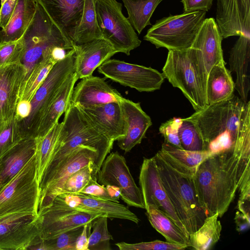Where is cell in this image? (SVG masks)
<instances>
[{
	"mask_svg": "<svg viewBox=\"0 0 250 250\" xmlns=\"http://www.w3.org/2000/svg\"><path fill=\"white\" fill-rule=\"evenodd\" d=\"M92 161L96 164L99 170L103 161L97 151L86 146L77 147L66 162L47 180L39 185L38 211L52 202L71 175Z\"/></svg>",
	"mask_w": 250,
	"mask_h": 250,
	"instance_id": "5bb4252c",
	"label": "cell"
},
{
	"mask_svg": "<svg viewBox=\"0 0 250 250\" xmlns=\"http://www.w3.org/2000/svg\"><path fill=\"white\" fill-rule=\"evenodd\" d=\"M34 0L72 42L75 30L82 17L84 0Z\"/></svg>",
	"mask_w": 250,
	"mask_h": 250,
	"instance_id": "d4e9b609",
	"label": "cell"
},
{
	"mask_svg": "<svg viewBox=\"0 0 250 250\" xmlns=\"http://www.w3.org/2000/svg\"><path fill=\"white\" fill-rule=\"evenodd\" d=\"M39 197L35 153L20 171L0 189V218L20 212L38 215Z\"/></svg>",
	"mask_w": 250,
	"mask_h": 250,
	"instance_id": "ba28073f",
	"label": "cell"
},
{
	"mask_svg": "<svg viewBox=\"0 0 250 250\" xmlns=\"http://www.w3.org/2000/svg\"><path fill=\"white\" fill-rule=\"evenodd\" d=\"M206 12H184L170 15L156 21L148 29L144 40L156 48L169 50H182L191 47L206 19Z\"/></svg>",
	"mask_w": 250,
	"mask_h": 250,
	"instance_id": "8992f818",
	"label": "cell"
},
{
	"mask_svg": "<svg viewBox=\"0 0 250 250\" xmlns=\"http://www.w3.org/2000/svg\"><path fill=\"white\" fill-rule=\"evenodd\" d=\"M87 194L94 197L119 203L120 190L112 186H104L97 182V178H90L86 185L78 192Z\"/></svg>",
	"mask_w": 250,
	"mask_h": 250,
	"instance_id": "b9f144b4",
	"label": "cell"
},
{
	"mask_svg": "<svg viewBox=\"0 0 250 250\" xmlns=\"http://www.w3.org/2000/svg\"><path fill=\"white\" fill-rule=\"evenodd\" d=\"M145 209L151 225L165 238L167 242L189 247V237L161 210L152 205L147 206Z\"/></svg>",
	"mask_w": 250,
	"mask_h": 250,
	"instance_id": "1f68e13d",
	"label": "cell"
},
{
	"mask_svg": "<svg viewBox=\"0 0 250 250\" xmlns=\"http://www.w3.org/2000/svg\"><path fill=\"white\" fill-rule=\"evenodd\" d=\"M113 143L99 132L80 108L70 102L61 122L53 155L40 184L45 181L56 172L77 147L83 145L94 148L104 162L112 149Z\"/></svg>",
	"mask_w": 250,
	"mask_h": 250,
	"instance_id": "3957f363",
	"label": "cell"
},
{
	"mask_svg": "<svg viewBox=\"0 0 250 250\" xmlns=\"http://www.w3.org/2000/svg\"><path fill=\"white\" fill-rule=\"evenodd\" d=\"M21 38L23 52L21 62L26 72L24 80L34 66L56 48H73L71 40L51 21L38 3L34 17Z\"/></svg>",
	"mask_w": 250,
	"mask_h": 250,
	"instance_id": "5b68a950",
	"label": "cell"
},
{
	"mask_svg": "<svg viewBox=\"0 0 250 250\" xmlns=\"http://www.w3.org/2000/svg\"><path fill=\"white\" fill-rule=\"evenodd\" d=\"M18 0H6L0 8V27L4 28L9 21Z\"/></svg>",
	"mask_w": 250,
	"mask_h": 250,
	"instance_id": "681fc988",
	"label": "cell"
},
{
	"mask_svg": "<svg viewBox=\"0 0 250 250\" xmlns=\"http://www.w3.org/2000/svg\"><path fill=\"white\" fill-rule=\"evenodd\" d=\"M84 226L66 231L53 238L43 240V250H76V240Z\"/></svg>",
	"mask_w": 250,
	"mask_h": 250,
	"instance_id": "60d3db41",
	"label": "cell"
},
{
	"mask_svg": "<svg viewBox=\"0 0 250 250\" xmlns=\"http://www.w3.org/2000/svg\"><path fill=\"white\" fill-rule=\"evenodd\" d=\"M213 0H181L184 12L197 11H208L212 5Z\"/></svg>",
	"mask_w": 250,
	"mask_h": 250,
	"instance_id": "c3c4849f",
	"label": "cell"
},
{
	"mask_svg": "<svg viewBox=\"0 0 250 250\" xmlns=\"http://www.w3.org/2000/svg\"><path fill=\"white\" fill-rule=\"evenodd\" d=\"M61 127V123L58 122L42 138H37L36 163L39 186L43 173L53 155Z\"/></svg>",
	"mask_w": 250,
	"mask_h": 250,
	"instance_id": "8d00e7d4",
	"label": "cell"
},
{
	"mask_svg": "<svg viewBox=\"0 0 250 250\" xmlns=\"http://www.w3.org/2000/svg\"><path fill=\"white\" fill-rule=\"evenodd\" d=\"M6 0H0V4L3 3Z\"/></svg>",
	"mask_w": 250,
	"mask_h": 250,
	"instance_id": "f5cc1de1",
	"label": "cell"
},
{
	"mask_svg": "<svg viewBox=\"0 0 250 250\" xmlns=\"http://www.w3.org/2000/svg\"><path fill=\"white\" fill-rule=\"evenodd\" d=\"M218 213L206 217L202 225L189 236V247L196 250L210 249L219 240L222 227Z\"/></svg>",
	"mask_w": 250,
	"mask_h": 250,
	"instance_id": "e575fe53",
	"label": "cell"
},
{
	"mask_svg": "<svg viewBox=\"0 0 250 250\" xmlns=\"http://www.w3.org/2000/svg\"><path fill=\"white\" fill-rule=\"evenodd\" d=\"M98 171L96 164L94 162H90L88 165L81 168L68 177L59 194L78 193L90 178H97Z\"/></svg>",
	"mask_w": 250,
	"mask_h": 250,
	"instance_id": "f35d334b",
	"label": "cell"
},
{
	"mask_svg": "<svg viewBox=\"0 0 250 250\" xmlns=\"http://www.w3.org/2000/svg\"><path fill=\"white\" fill-rule=\"evenodd\" d=\"M98 72L112 81L139 92L160 89L165 78L151 67L109 59L98 68Z\"/></svg>",
	"mask_w": 250,
	"mask_h": 250,
	"instance_id": "4fadbf2b",
	"label": "cell"
},
{
	"mask_svg": "<svg viewBox=\"0 0 250 250\" xmlns=\"http://www.w3.org/2000/svg\"><path fill=\"white\" fill-rule=\"evenodd\" d=\"M58 48H59L43 58L33 68L21 85L18 95V103L23 100L30 102L52 66L59 60L55 56V52Z\"/></svg>",
	"mask_w": 250,
	"mask_h": 250,
	"instance_id": "d6a6232c",
	"label": "cell"
},
{
	"mask_svg": "<svg viewBox=\"0 0 250 250\" xmlns=\"http://www.w3.org/2000/svg\"><path fill=\"white\" fill-rule=\"evenodd\" d=\"M225 64V61L221 62L209 72L206 86L207 106L227 100L234 94V82Z\"/></svg>",
	"mask_w": 250,
	"mask_h": 250,
	"instance_id": "f1b7e54d",
	"label": "cell"
},
{
	"mask_svg": "<svg viewBox=\"0 0 250 250\" xmlns=\"http://www.w3.org/2000/svg\"><path fill=\"white\" fill-rule=\"evenodd\" d=\"M122 0L127 12V19L140 34L146 26L151 25L152 14L163 0Z\"/></svg>",
	"mask_w": 250,
	"mask_h": 250,
	"instance_id": "d590c367",
	"label": "cell"
},
{
	"mask_svg": "<svg viewBox=\"0 0 250 250\" xmlns=\"http://www.w3.org/2000/svg\"><path fill=\"white\" fill-rule=\"evenodd\" d=\"M38 215L13 213L0 218V250H42Z\"/></svg>",
	"mask_w": 250,
	"mask_h": 250,
	"instance_id": "8fae6325",
	"label": "cell"
},
{
	"mask_svg": "<svg viewBox=\"0 0 250 250\" xmlns=\"http://www.w3.org/2000/svg\"><path fill=\"white\" fill-rule=\"evenodd\" d=\"M250 172L245 174L239 188L240 197L238 201L239 211L247 218L250 219Z\"/></svg>",
	"mask_w": 250,
	"mask_h": 250,
	"instance_id": "7dc6e473",
	"label": "cell"
},
{
	"mask_svg": "<svg viewBox=\"0 0 250 250\" xmlns=\"http://www.w3.org/2000/svg\"><path fill=\"white\" fill-rule=\"evenodd\" d=\"M139 183L145 209L149 205L157 207L189 237L187 230L177 216L163 185L153 157L144 158Z\"/></svg>",
	"mask_w": 250,
	"mask_h": 250,
	"instance_id": "e0dca14e",
	"label": "cell"
},
{
	"mask_svg": "<svg viewBox=\"0 0 250 250\" xmlns=\"http://www.w3.org/2000/svg\"><path fill=\"white\" fill-rule=\"evenodd\" d=\"M34 0H18L7 25L0 30V42L18 40L31 22L36 9Z\"/></svg>",
	"mask_w": 250,
	"mask_h": 250,
	"instance_id": "f546056e",
	"label": "cell"
},
{
	"mask_svg": "<svg viewBox=\"0 0 250 250\" xmlns=\"http://www.w3.org/2000/svg\"><path fill=\"white\" fill-rule=\"evenodd\" d=\"M25 76L21 62L0 68V132L15 117L18 95Z\"/></svg>",
	"mask_w": 250,
	"mask_h": 250,
	"instance_id": "ac0fdd59",
	"label": "cell"
},
{
	"mask_svg": "<svg viewBox=\"0 0 250 250\" xmlns=\"http://www.w3.org/2000/svg\"><path fill=\"white\" fill-rule=\"evenodd\" d=\"M250 38L241 35L230 51L229 70L236 73L235 89L245 103L250 90Z\"/></svg>",
	"mask_w": 250,
	"mask_h": 250,
	"instance_id": "4316f807",
	"label": "cell"
},
{
	"mask_svg": "<svg viewBox=\"0 0 250 250\" xmlns=\"http://www.w3.org/2000/svg\"><path fill=\"white\" fill-rule=\"evenodd\" d=\"M98 25L103 39L117 53L129 55L139 47L141 41L135 29L122 13V4L116 0H95Z\"/></svg>",
	"mask_w": 250,
	"mask_h": 250,
	"instance_id": "30bf717a",
	"label": "cell"
},
{
	"mask_svg": "<svg viewBox=\"0 0 250 250\" xmlns=\"http://www.w3.org/2000/svg\"><path fill=\"white\" fill-rule=\"evenodd\" d=\"M249 106V100L245 103L233 94L228 100L208 105L185 119L194 124L206 150L217 154L234 147Z\"/></svg>",
	"mask_w": 250,
	"mask_h": 250,
	"instance_id": "7a4b0ae2",
	"label": "cell"
},
{
	"mask_svg": "<svg viewBox=\"0 0 250 250\" xmlns=\"http://www.w3.org/2000/svg\"><path fill=\"white\" fill-rule=\"evenodd\" d=\"M78 107L99 132L113 142L125 135V120L120 103Z\"/></svg>",
	"mask_w": 250,
	"mask_h": 250,
	"instance_id": "44dd1931",
	"label": "cell"
},
{
	"mask_svg": "<svg viewBox=\"0 0 250 250\" xmlns=\"http://www.w3.org/2000/svg\"><path fill=\"white\" fill-rule=\"evenodd\" d=\"M60 195L69 206L83 212L106 216L111 219L129 220L137 224L140 221L135 214L119 203L100 199L82 193Z\"/></svg>",
	"mask_w": 250,
	"mask_h": 250,
	"instance_id": "603a6c76",
	"label": "cell"
},
{
	"mask_svg": "<svg viewBox=\"0 0 250 250\" xmlns=\"http://www.w3.org/2000/svg\"><path fill=\"white\" fill-rule=\"evenodd\" d=\"M101 216L75 209L69 206L60 195L47 207L38 212L41 238H53L59 234L91 223Z\"/></svg>",
	"mask_w": 250,
	"mask_h": 250,
	"instance_id": "7c38bea8",
	"label": "cell"
},
{
	"mask_svg": "<svg viewBox=\"0 0 250 250\" xmlns=\"http://www.w3.org/2000/svg\"><path fill=\"white\" fill-rule=\"evenodd\" d=\"M97 175L101 185L119 188L120 197L127 205L145 209L141 189L136 185L125 158L117 151L108 154Z\"/></svg>",
	"mask_w": 250,
	"mask_h": 250,
	"instance_id": "9a60e30c",
	"label": "cell"
},
{
	"mask_svg": "<svg viewBox=\"0 0 250 250\" xmlns=\"http://www.w3.org/2000/svg\"><path fill=\"white\" fill-rule=\"evenodd\" d=\"M179 138L183 149L191 151L206 150L203 140L191 122L182 119L178 130Z\"/></svg>",
	"mask_w": 250,
	"mask_h": 250,
	"instance_id": "ab89813d",
	"label": "cell"
},
{
	"mask_svg": "<svg viewBox=\"0 0 250 250\" xmlns=\"http://www.w3.org/2000/svg\"><path fill=\"white\" fill-rule=\"evenodd\" d=\"M222 40L215 20L209 18L205 19L191 46L195 49L196 65L206 93L209 71L214 65L224 61Z\"/></svg>",
	"mask_w": 250,
	"mask_h": 250,
	"instance_id": "2e32d148",
	"label": "cell"
},
{
	"mask_svg": "<svg viewBox=\"0 0 250 250\" xmlns=\"http://www.w3.org/2000/svg\"><path fill=\"white\" fill-rule=\"evenodd\" d=\"M78 79L75 72L72 73L51 100L39 119L36 138H42L59 122V118L68 107L75 84Z\"/></svg>",
	"mask_w": 250,
	"mask_h": 250,
	"instance_id": "484cf974",
	"label": "cell"
},
{
	"mask_svg": "<svg viewBox=\"0 0 250 250\" xmlns=\"http://www.w3.org/2000/svg\"><path fill=\"white\" fill-rule=\"evenodd\" d=\"M31 105L30 101H21L17 104L15 117L18 121L27 117L30 112Z\"/></svg>",
	"mask_w": 250,
	"mask_h": 250,
	"instance_id": "816d5d0a",
	"label": "cell"
},
{
	"mask_svg": "<svg viewBox=\"0 0 250 250\" xmlns=\"http://www.w3.org/2000/svg\"><path fill=\"white\" fill-rule=\"evenodd\" d=\"M153 157L163 185L177 216L190 235L208 216L199 200L194 176L175 168L161 150Z\"/></svg>",
	"mask_w": 250,
	"mask_h": 250,
	"instance_id": "277c9868",
	"label": "cell"
},
{
	"mask_svg": "<svg viewBox=\"0 0 250 250\" xmlns=\"http://www.w3.org/2000/svg\"><path fill=\"white\" fill-rule=\"evenodd\" d=\"M91 229V222L85 224L76 242V250H88V237Z\"/></svg>",
	"mask_w": 250,
	"mask_h": 250,
	"instance_id": "f907efd6",
	"label": "cell"
},
{
	"mask_svg": "<svg viewBox=\"0 0 250 250\" xmlns=\"http://www.w3.org/2000/svg\"><path fill=\"white\" fill-rule=\"evenodd\" d=\"M37 138L25 139L0 158V189L10 181L35 155Z\"/></svg>",
	"mask_w": 250,
	"mask_h": 250,
	"instance_id": "83f0119b",
	"label": "cell"
},
{
	"mask_svg": "<svg viewBox=\"0 0 250 250\" xmlns=\"http://www.w3.org/2000/svg\"><path fill=\"white\" fill-rule=\"evenodd\" d=\"M23 52L21 37L14 41L0 42V68L21 62Z\"/></svg>",
	"mask_w": 250,
	"mask_h": 250,
	"instance_id": "ee69618b",
	"label": "cell"
},
{
	"mask_svg": "<svg viewBox=\"0 0 250 250\" xmlns=\"http://www.w3.org/2000/svg\"><path fill=\"white\" fill-rule=\"evenodd\" d=\"M194 48L169 50L162 73L173 87L179 88L195 111L207 106L206 90L201 79Z\"/></svg>",
	"mask_w": 250,
	"mask_h": 250,
	"instance_id": "52a82bcc",
	"label": "cell"
},
{
	"mask_svg": "<svg viewBox=\"0 0 250 250\" xmlns=\"http://www.w3.org/2000/svg\"><path fill=\"white\" fill-rule=\"evenodd\" d=\"M215 21L223 39L250 38V0H217Z\"/></svg>",
	"mask_w": 250,
	"mask_h": 250,
	"instance_id": "d6986e66",
	"label": "cell"
},
{
	"mask_svg": "<svg viewBox=\"0 0 250 250\" xmlns=\"http://www.w3.org/2000/svg\"><path fill=\"white\" fill-rule=\"evenodd\" d=\"M250 131L243 130L234 147L203 161L193 176L199 200L208 216L228 211L245 175L250 172Z\"/></svg>",
	"mask_w": 250,
	"mask_h": 250,
	"instance_id": "6da1fadb",
	"label": "cell"
},
{
	"mask_svg": "<svg viewBox=\"0 0 250 250\" xmlns=\"http://www.w3.org/2000/svg\"><path fill=\"white\" fill-rule=\"evenodd\" d=\"M182 118H173L161 124L159 132L164 137L165 142L183 148L179 138L178 130Z\"/></svg>",
	"mask_w": 250,
	"mask_h": 250,
	"instance_id": "bcb514c9",
	"label": "cell"
},
{
	"mask_svg": "<svg viewBox=\"0 0 250 250\" xmlns=\"http://www.w3.org/2000/svg\"><path fill=\"white\" fill-rule=\"evenodd\" d=\"M101 39L103 37L97 22L95 0H84L82 17L75 30L73 44H81Z\"/></svg>",
	"mask_w": 250,
	"mask_h": 250,
	"instance_id": "836d02e7",
	"label": "cell"
},
{
	"mask_svg": "<svg viewBox=\"0 0 250 250\" xmlns=\"http://www.w3.org/2000/svg\"><path fill=\"white\" fill-rule=\"evenodd\" d=\"M74 72L79 79L92 75L94 70L110 59L117 51L104 39L73 45Z\"/></svg>",
	"mask_w": 250,
	"mask_h": 250,
	"instance_id": "cb8c5ba5",
	"label": "cell"
},
{
	"mask_svg": "<svg viewBox=\"0 0 250 250\" xmlns=\"http://www.w3.org/2000/svg\"><path fill=\"white\" fill-rule=\"evenodd\" d=\"M160 150L175 168L192 176L203 161L214 155L207 150H188L165 142Z\"/></svg>",
	"mask_w": 250,
	"mask_h": 250,
	"instance_id": "4dcf8cb0",
	"label": "cell"
},
{
	"mask_svg": "<svg viewBox=\"0 0 250 250\" xmlns=\"http://www.w3.org/2000/svg\"><path fill=\"white\" fill-rule=\"evenodd\" d=\"M120 104L124 117L125 134L117 140V144L121 149L128 152L141 143L152 123L139 103L124 98Z\"/></svg>",
	"mask_w": 250,
	"mask_h": 250,
	"instance_id": "7402d4cb",
	"label": "cell"
},
{
	"mask_svg": "<svg viewBox=\"0 0 250 250\" xmlns=\"http://www.w3.org/2000/svg\"><path fill=\"white\" fill-rule=\"evenodd\" d=\"M74 55L73 48L54 64L30 101L29 116L18 120L23 139L36 138L42 112L66 79L74 72Z\"/></svg>",
	"mask_w": 250,
	"mask_h": 250,
	"instance_id": "9c48e42d",
	"label": "cell"
},
{
	"mask_svg": "<svg viewBox=\"0 0 250 250\" xmlns=\"http://www.w3.org/2000/svg\"><path fill=\"white\" fill-rule=\"evenodd\" d=\"M19 122L16 117L0 132V158L23 139Z\"/></svg>",
	"mask_w": 250,
	"mask_h": 250,
	"instance_id": "f6af8a7d",
	"label": "cell"
},
{
	"mask_svg": "<svg viewBox=\"0 0 250 250\" xmlns=\"http://www.w3.org/2000/svg\"><path fill=\"white\" fill-rule=\"evenodd\" d=\"M104 80L92 75L81 79L74 86L70 102L82 107L120 103L124 97Z\"/></svg>",
	"mask_w": 250,
	"mask_h": 250,
	"instance_id": "ffe728a7",
	"label": "cell"
},
{
	"mask_svg": "<svg viewBox=\"0 0 250 250\" xmlns=\"http://www.w3.org/2000/svg\"><path fill=\"white\" fill-rule=\"evenodd\" d=\"M106 216H100L91 222L92 231L88 237V250H111L113 237L107 227Z\"/></svg>",
	"mask_w": 250,
	"mask_h": 250,
	"instance_id": "74e56055",
	"label": "cell"
},
{
	"mask_svg": "<svg viewBox=\"0 0 250 250\" xmlns=\"http://www.w3.org/2000/svg\"><path fill=\"white\" fill-rule=\"evenodd\" d=\"M115 245L120 250H183L188 248L186 245L158 240L133 244L121 242Z\"/></svg>",
	"mask_w": 250,
	"mask_h": 250,
	"instance_id": "7bdbcfd3",
	"label": "cell"
}]
</instances>
